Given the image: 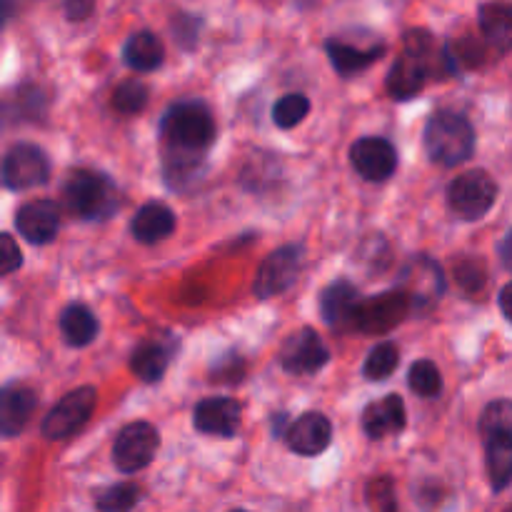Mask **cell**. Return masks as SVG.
Segmentation results:
<instances>
[{"mask_svg": "<svg viewBox=\"0 0 512 512\" xmlns=\"http://www.w3.org/2000/svg\"><path fill=\"white\" fill-rule=\"evenodd\" d=\"M328 50V58L333 63V68L340 75H355L360 70L370 68L373 63H378L385 55V45H370V48H360V45L345 43V40H328L325 43Z\"/></svg>", "mask_w": 512, "mask_h": 512, "instance_id": "obj_21", "label": "cell"}, {"mask_svg": "<svg viewBox=\"0 0 512 512\" xmlns=\"http://www.w3.org/2000/svg\"><path fill=\"white\" fill-rule=\"evenodd\" d=\"M350 163L358 170L360 178L370 180V183H383L398 170V153L390 140L368 135L350 148Z\"/></svg>", "mask_w": 512, "mask_h": 512, "instance_id": "obj_12", "label": "cell"}, {"mask_svg": "<svg viewBox=\"0 0 512 512\" xmlns=\"http://www.w3.org/2000/svg\"><path fill=\"white\" fill-rule=\"evenodd\" d=\"M173 35L185 50H190L198 43V20L190 18V15H178L173 20Z\"/></svg>", "mask_w": 512, "mask_h": 512, "instance_id": "obj_36", "label": "cell"}, {"mask_svg": "<svg viewBox=\"0 0 512 512\" xmlns=\"http://www.w3.org/2000/svg\"><path fill=\"white\" fill-rule=\"evenodd\" d=\"M163 168L170 188H188L203 175L208 150L215 143L213 113L200 100H180L170 105L160 123Z\"/></svg>", "mask_w": 512, "mask_h": 512, "instance_id": "obj_1", "label": "cell"}, {"mask_svg": "<svg viewBox=\"0 0 512 512\" xmlns=\"http://www.w3.org/2000/svg\"><path fill=\"white\" fill-rule=\"evenodd\" d=\"M400 363V350L395 343H380L370 350L368 360L363 365L365 378L370 380H385L395 373Z\"/></svg>", "mask_w": 512, "mask_h": 512, "instance_id": "obj_29", "label": "cell"}, {"mask_svg": "<svg viewBox=\"0 0 512 512\" xmlns=\"http://www.w3.org/2000/svg\"><path fill=\"white\" fill-rule=\"evenodd\" d=\"M425 150L430 160L445 168L465 163L475 150V130L465 115L438 110L425 125Z\"/></svg>", "mask_w": 512, "mask_h": 512, "instance_id": "obj_3", "label": "cell"}, {"mask_svg": "<svg viewBox=\"0 0 512 512\" xmlns=\"http://www.w3.org/2000/svg\"><path fill=\"white\" fill-rule=\"evenodd\" d=\"M403 293L410 308H428L445 293V275L430 258H415L403 270Z\"/></svg>", "mask_w": 512, "mask_h": 512, "instance_id": "obj_13", "label": "cell"}, {"mask_svg": "<svg viewBox=\"0 0 512 512\" xmlns=\"http://www.w3.org/2000/svg\"><path fill=\"white\" fill-rule=\"evenodd\" d=\"M148 88L140 80L130 78L123 80L118 88L113 90V108L123 115H135L148 105Z\"/></svg>", "mask_w": 512, "mask_h": 512, "instance_id": "obj_31", "label": "cell"}, {"mask_svg": "<svg viewBox=\"0 0 512 512\" xmlns=\"http://www.w3.org/2000/svg\"><path fill=\"white\" fill-rule=\"evenodd\" d=\"M93 10L95 0H65V15H68V20H75V23L88 20L93 15Z\"/></svg>", "mask_w": 512, "mask_h": 512, "instance_id": "obj_37", "label": "cell"}, {"mask_svg": "<svg viewBox=\"0 0 512 512\" xmlns=\"http://www.w3.org/2000/svg\"><path fill=\"white\" fill-rule=\"evenodd\" d=\"M498 253H500V260H503L505 268H508L510 273H512V230L503 238V243H500Z\"/></svg>", "mask_w": 512, "mask_h": 512, "instance_id": "obj_39", "label": "cell"}, {"mask_svg": "<svg viewBox=\"0 0 512 512\" xmlns=\"http://www.w3.org/2000/svg\"><path fill=\"white\" fill-rule=\"evenodd\" d=\"M15 15V0H0V28H5V25L13 20Z\"/></svg>", "mask_w": 512, "mask_h": 512, "instance_id": "obj_40", "label": "cell"}, {"mask_svg": "<svg viewBox=\"0 0 512 512\" xmlns=\"http://www.w3.org/2000/svg\"><path fill=\"white\" fill-rule=\"evenodd\" d=\"M505 512H512V505H510V508H508V510H505Z\"/></svg>", "mask_w": 512, "mask_h": 512, "instance_id": "obj_43", "label": "cell"}, {"mask_svg": "<svg viewBox=\"0 0 512 512\" xmlns=\"http://www.w3.org/2000/svg\"><path fill=\"white\" fill-rule=\"evenodd\" d=\"M478 23L490 48H495L498 53L512 50V3L508 0L485 3L478 13Z\"/></svg>", "mask_w": 512, "mask_h": 512, "instance_id": "obj_19", "label": "cell"}, {"mask_svg": "<svg viewBox=\"0 0 512 512\" xmlns=\"http://www.w3.org/2000/svg\"><path fill=\"white\" fill-rule=\"evenodd\" d=\"M300 265H303V248L300 245H285V248L275 250L260 265L253 293L258 298L285 293L295 283V278H298Z\"/></svg>", "mask_w": 512, "mask_h": 512, "instance_id": "obj_10", "label": "cell"}, {"mask_svg": "<svg viewBox=\"0 0 512 512\" xmlns=\"http://www.w3.org/2000/svg\"><path fill=\"white\" fill-rule=\"evenodd\" d=\"M498 303H500V310H503L505 318H508L512 323V283H508L503 290H500Z\"/></svg>", "mask_w": 512, "mask_h": 512, "instance_id": "obj_38", "label": "cell"}, {"mask_svg": "<svg viewBox=\"0 0 512 512\" xmlns=\"http://www.w3.org/2000/svg\"><path fill=\"white\" fill-rule=\"evenodd\" d=\"M170 363V350L163 348L160 343H145L140 348H135V353L130 355V370L138 375L145 383H155L165 375Z\"/></svg>", "mask_w": 512, "mask_h": 512, "instance_id": "obj_26", "label": "cell"}, {"mask_svg": "<svg viewBox=\"0 0 512 512\" xmlns=\"http://www.w3.org/2000/svg\"><path fill=\"white\" fill-rule=\"evenodd\" d=\"M230 512H248V510H230Z\"/></svg>", "mask_w": 512, "mask_h": 512, "instance_id": "obj_42", "label": "cell"}, {"mask_svg": "<svg viewBox=\"0 0 512 512\" xmlns=\"http://www.w3.org/2000/svg\"><path fill=\"white\" fill-rule=\"evenodd\" d=\"M140 488L135 483L110 485L103 493L95 495V508L98 512H130L138 505Z\"/></svg>", "mask_w": 512, "mask_h": 512, "instance_id": "obj_28", "label": "cell"}, {"mask_svg": "<svg viewBox=\"0 0 512 512\" xmlns=\"http://www.w3.org/2000/svg\"><path fill=\"white\" fill-rule=\"evenodd\" d=\"M95 403H98V393L90 385L73 390L65 395L43 420V435L48 440H65L73 433H78L93 415Z\"/></svg>", "mask_w": 512, "mask_h": 512, "instance_id": "obj_7", "label": "cell"}, {"mask_svg": "<svg viewBox=\"0 0 512 512\" xmlns=\"http://www.w3.org/2000/svg\"><path fill=\"white\" fill-rule=\"evenodd\" d=\"M15 228L28 243L45 245L55 240L60 230V213L53 200H33L25 203L15 215Z\"/></svg>", "mask_w": 512, "mask_h": 512, "instance_id": "obj_15", "label": "cell"}, {"mask_svg": "<svg viewBox=\"0 0 512 512\" xmlns=\"http://www.w3.org/2000/svg\"><path fill=\"white\" fill-rule=\"evenodd\" d=\"M98 328V318L90 313V308L80 303L68 305L60 315V333H63L65 343L73 345V348H85V345L93 343Z\"/></svg>", "mask_w": 512, "mask_h": 512, "instance_id": "obj_24", "label": "cell"}, {"mask_svg": "<svg viewBox=\"0 0 512 512\" xmlns=\"http://www.w3.org/2000/svg\"><path fill=\"white\" fill-rule=\"evenodd\" d=\"M175 230V213L163 203H148L130 220V233L138 243H158Z\"/></svg>", "mask_w": 512, "mask_h": 512, "instance_id": "obj_20", "label": "cell"}, {"mask_svg": "<svg viewBox=\"0 0 512 512\" xmlns=\"http://www.w3.org/2000/svg\"><path fill=\"white\" fill-rule=\"evenodd\" d=\"M368 503L373 512H398L395 490L388 478H378L368 485Z\"/></svg>", "mask_w": 512, "mask_h": 512, "instance_id": "obj_33", "label": "cell"}, {"mask_svg": "<svg viewBox=\"0 0 512 512\" xmlns=\"http://www.w3.org/2000/svg\"><path fill=\"white\" fill-rule=\"evenodd\" d=\"M160 448L158 430L150 423H130L118 433L113 445L115 468L120 473H138L153 463Z\"/></svg>", "mask_w": 512, "mask_h": 512, "instance_id": "obj_9", "label": "cell"}, {"mask_svg": "<svg viewBox=\"0 0 512 512\" xmlns=\"http://www.w3.org/2000/svg\"><path fill=\"white\" fill-rule=\"evenodd\" d=\"M358 303L360 295L355 290V285L348 283V280H335L320 295V313H323L325 323L330 325H353V315Z\"/></svg>", "mask_w": 512, "mask_h": 512, "instance_id": "obj_22", "label": "cell"}, {"mask_svg": "<svg viewBox=\"0 0 512 512\" xmlns=\"http://www.w3.org/2000/svg\"><path fill=\"white\" fill-rule=\"evenodd\" d=\"M485 463H488V478L495 493L505 490L512 483V448L498 443H485Z\"/></svg>", "mask_w": 512, "mask_h": 512, "instance_id": "obj_27", "label": "cell"}, {"mask_svg": "<svg viewBox=\"0 0 512 512\" xmlns=\"http://www.w3.org/2000/svg\"><path fill=\"white\" fill-rule=\"evenodd\" d=\"M330 363V350L320 340L315 330L303 328L290 335L280 348V365L283 370L293 375H310L318 373L320 368Z\"/></svg>", "mask_w": 512, "mask_h": 512, "instance_id": "obj_11", "label": "cell"}, {"mask_svg": "<svg viewBox=\"0 0 512 512\" xmlns=\"http://www.w3.org/2000/svg\"><path fill=\"white\" fill-rule=\"evenodd\" d=\"M65 205L80 220H103L118 210V188L95 170H75L65 183Z\"/></svg>", "mask_w": 512, "mask_h": 512, "instance_id": "obj_4", "label": "cell"}, {"mask_svg": "<svg viewBox=\"0 0 512 512\" xmlns=\"http://www.w3.org/2000/svg\"><path fill=\"white\" fill-rule=\"evenodd\" d=\"M405 428V403L398 393L385 395L378 403H370L363 413V430L368 438L383 440L398 435Z\"/></svg>", "mask_w": 512, "mask_h": 512, "instance_id": "obj_18", "label": "cell"}, {"mask_svg": "<svg viewBox=\"0 0 512 512\" xmlns=\"http://www.w3.org/2000/svg\"><path fill=\"white\" fill-rule=\"evenodd\" d=\"M408 383L413 393H418L420 398H435L443 390V378H440V370L433 360H418V363L410 368Z\"/></svg>", "mask_w": 512, "mask_h": 512, "instance_id": "obj_30", "label": "cell"}, {"mask_svg": "<svg viewBox=\"0 0 512 512\" xmlns=\"http://www.w3.org/2000/svg\"><path fill=\"white\" fill-rule=\"evenodd\" d=\"M410 313V300L403 290H388L375 298L360 300L353 315V328L360 333L383 335L393 330L395 325L403 323L405 315Z\"/></svg>", "mask_w": 512, "mask_h": 512, "instance_id": "obj_6", "label": "cell"}, {"mask_svg": "<svg viewBox=\"0 0 512 512\" xmlns=\"http://www.w3.org/2000/svg\"><path fill=\"white\" fill-rule=\"evenodd\" d=\"M310 110V100L303 93H288L273 105V123L278 128H295L298 123H303V118Z\"/></svg>", "mask_w": 512, "mask_h": 512, "instance_id": "obj_32", "label": "cell"}, {"mask_svg": "<svg viewBox=\"0 0 512 512\" xmlns=\"http://www.w3.org/2000/svg\"><path fill=\"white\" fill-rule=\"evenodd\" d=\"M23 263V255H20L18 243H15L13 235L0 233V278L15 273Z\"/></svg>", "mask_w": 512, "mask_h": 512, "instance_id": "obj_35", "label": "cell"}, {"mask_svg": "<svg viewBox=\"0 0 512 512\" xmlns=\"http://www.w3.org/2000/svg\"><path fill=\"white\" fill-rule=\"evenodd\" d=\"M0 175H3L5 188L10 190L35 188L50 178V160L38 145L18 143L3 155Z\"/></svg>", "mask_w": 512, "mask_h": 512, "instance_id": "obj_8", "label": "cell"}, {"mask_svg": "<svg viewBox=\"0 0 512 512\" xmlns=\"http://www.w3.org/2000/svg\"><path fill=\"white\" fill-rule=\"evenodd\" d=\"M123 58L128 68L138 70V73H150V70L160 68L165 58V48L158 35L150 33V30H140V33L128 38L123 48Z\"/></svg>", "mask_w": 512, "mask_h": 512, "instance_id": "obj_23", "label": "cell"}, {"mask_svg": "<svg viewBox=\"0 0 512 512\" xmlns=\"http://www.w3.org/2000/svg\"><path fill=\"white\" fill-rule=\"evenodd\" d=\"M5 123H8V108H5V103H0V133H3Z\"/></svg>", "mask_w": 512, "mask_h": 512, "instance_id": "obj_41", "label": "cell"}, {"mask_svg": "<svg viewBox=\"0 0 512 512\" xmlns=\"http://www.w3.org/2000/svg\"><path fill=\"white\" fill-rule=\"evenodd\" d=\"M38 408V398L25 385L0 388V438H15L25 430Z\"/></svg>", "mask_w": 512, "mask_h": 512, "instance_id": "obj_16", "label": "cell"}, {"mask_svg": "<svg viewBox=\"0 0 512 512\" xmlns=\"http://www.w3.org/2000/svg\"><path fill=\"white\" fill-rule=\"evenodd\" d=\"M240 403L233 398H205L195 405V430L215 438H233L240 428Z\"/></svg>", "mask_w": 512, "mask_h": 512, "instance_id": "obj_14", "label": "cell"}, {"mask_svg": "<svg viewBox=\"0 0 512 512\" xmlns=\"http://www.w3.org/2000/svg\"><path fill=\"white\" fill-rule=\"evenodd\" d=\"M285 440H288V448L293 453L313 458V455H320L330 445L333 425H330V420L323 413H305L290 425Z\"/></svg>", "mask_w": 512, "mask_h": 512, "instance_id": "obj_17", "label": "cell"}, {"mask_svg": "<svg viewBox=\"0 0 512 512\" xmlns=\"http://www.w3.org/2000/svg\"><path fill=\"white\" fill-rule=\"evenodd\" d=\"M480 433H483L485 443L512 448V400H495L483 410Z\"/></svg>", "mask_w": 512, "mask_h": 512, "instance_id": "obj_25", "label": "cell"}, {"mask_svg": "<svg viewBox=\"0 0 512 512\" xmlns=\"http://www.w3.org/2000/svg\"><path fill=\"white\" fill-rule=\"evenodd\" d=\"M498 200V183L485 170H468L448 185V205L458 218L480 220Z\"/></svg>", "mask_w": 512, "mask_h": 512, "instance_id": "obj_5", "label": "cell"}, {"mask_svg": "<svg viewBox=\"0 0 512 512\" xmlns=\"http://www.w3.org/2000/svg\"><path fill=\"white\" fill-rule=\"evenodd\" d=\"M435 68V40L425 30H410L405 48L388 73V93L395 100H410L425 88Z\"/></svg>", "mask_w": 512, "mask_h": 512, "instance_id": "obj_2", "label": "cell"}, {"mask_svg": "<svg viewBox=\"0 0 512 512\" xmlns=\"http://www.w3.org/2000/svg\"><path fill=\"white\" fill-rule=\"evenodd\" d=\"M455 280H458L468 293H475V290H480L488 283V273H485L480 260H460V263L455 265Z\"/></svg>", "mask_w": 512, "mask_h": 512, "instance_id": "obj_34", "label": "cell"}]
</instances>
